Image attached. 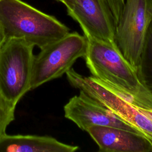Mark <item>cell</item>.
Masks as SVG:
<instances>
[{"instance_id":"obj_1","label":"cell","mask_w":152,"mask_h":152,"mask_svg":"<svg viewBox=\"0 0 152 152\" xmlns=\"http://www.w3.org/2000/svg\"><path fill=\"white\" fill-rule=\"evenodd\" d=\"M84 58L93 77L106 83L144 108L152 109V95L140 81L136 69L116 43L86 38Z\"/></svg>"},{"instance_id":"obj_2","label":"cell","mask_w":152,"mask_h":152,"mask_svg":"<svg viewBox=\"0 0 152 152\" xmlns=\"http://www.w3.org/2000/svg\"><path fill=\"white\" fill-rule=\"evenodd\" d=\"M0 28L5 39H23L40 49L69 33L55 17L21 0H0Z\"/></svg>"},{"instance_id":"obj_3","label":"cell","mask_w":152,"mask_h":152,"mask_svg":"<svg viewBox=\"0 0 152 152\" xmlns=\"http://www.w3.org/2000/svg\"><path fill=\"white\" fill-rule=\"evenodd\" d=\"M68 82L83 91L128 123L152 144V109L137 105L134 100L92 76L86 77L71 68L66 72Z\"/></svg>"},{"instance_id":"obj_4","label":"cell","mask_w":152,"mask_h":152,"mask_svg":"<svg viewBox=\"0 0 152 152\" xmlns=\"http://www.w3.org/2000/svg\"><path fill=\"white\" fill-rule=\"evenodd\" d=\"M34 47L15 38L4 39L0 46V96L14 105L31 90Z\"/></svg>"},{"instance_id":"obj_5","label":"cell","mask_w":152,"mask_h":152,"mask_svg":"<svg viewBox=\"0 0 152 152\" xmlns=\"http://www.w3.org/2000/svg\"><path fill=\"white\" fill-rule=\"evenodd\" d=\"M87 46L86 37L75 31L41 49L33 58L31 90L66 74L78 58H84Z\"/></svg>"},{"instance_id":"obj_6","label":"cell","mask_w":152,"mask_h":152,"mask_svg":"<svg viewBox=\"0 0 152 152\" xmlns=\"http://www.w3.org/2000/svg\"><path fill=\"white\" fill-rule=\"evenodd\" d=\"M151 21V0H126L116 25L115 41L136 70Z\"/></svg>"},{"instance_id":"obj_7","label":"cell","mask_w":152,"mask_h":152,"mask_svg":"<svg viewBox=\"0 0 152 152\" xmlns=\"http://www.w3.org/2000/svg\"><path fill=\"white\" fill-rule=\"evenodd\" d=\"M64 110L66 118L85 131L90 127L97 125L116 127L141 134L106 106L81 90H80L78 95L69 99L64 106Z\"/></svg>"},{"instance_id":"obj_8","label":"cell","mask_w":152,"mask_h":152,"mask_svg":"<svg viewBox=\"0 0 152 152\" xmlns=\"http://www.w3.org/2000/svg\"><path fill=\"white\" fill-rule=\"evenodd\" d=\"M67 14L79 24L86 38L115 42L116 24L106 0H75Z\"/></svg>"},{"instance_id":"obj_9","label":"cell","mask_w":152,"mask_h":152,"mask_svg":"<svg viewBox=\"0 0 152 152\" xmlns=\"http://www.w3.org/2000/svg\"><path fill=\"white\" fill-rule=\"evenodd\" d=\"M101 152H152V144L143 135L122 128L92 126L86 131Z\"/></svg>"},{"instance_id":"obj_10","label":"cell","mask_w":152,"mask_h":152,"mask_svg":"<svg viewBox=\"0 0 152 152\" xmlns=\"http://www.w3.org/2000/svg\"><path fill=\"white\" fill-rule=\"evenodd\" d=\"M78 149L48 136L5 134L0 138V152H74Z\"/></svg>"},{"instance_id":"obj_11","label":"cell","mask_w":152,"mask_h":152,"mask_svg":"<svg viewBox=\"0 0 152 152\" xmlns=\"http://www.w3.org/2000/svg\"><path fill=\"white\" fill-rule=\"evenodd\" d=\"M137 71L140 81L152 95V21L147 31Z\"/></svg>"},{"instance_id":"obj_12","label":"cell","mask_w":152,"mask_h":152,"mask_svg":"<svg viewBox=\"0 0 152 152\" xmlns=\"http://www.w3.org/2000/svg\"><path fill=\"white\" fill-rule=\"evenodd\" d=\"M16 105L8 102L0 96V138L4 135L7 127L14 120Z\"/></svg>"},{"instance_id":"obj_13","label":"cell","mask_w":152,"mask_h":152,"mask_svg":"<svg viewBox=\"0 0 152 152\" xmlns=\"http://www.w3.org/2000/svg\"><path fill=\"white\" fill-rule=\"evenodd\" d=\"M116 25L126 0H106Z\"/></svg>"},{"instance_id":"obj_14","label":"cell","mask_w":152,"mask_h":152,"mask_svg":"<svg viewBox=\"0 0 152 152\" xmlns=\"http://www.w3.org/2000/svg\"><path fill=\"white\" fill-rule=\"evenodd\" d=\"M59 2L65 5L67 11L71 10L75 4V0H59Z\"/></svg>"},{"instance_id":"obj_15","label":"cell","mask_w":152,"mask_h":152,"mask_svg":"<svg viewBox=\"0 0 152 152\" xmlns=\"http://www.w3.org/2000/svg\"><path fill=\"white\" fill-rule=\"evenodd\" d=\"M4 39H5L4 36V35H3V33H2V31L1 29V28H0V46H1V44L2 43L3 41L4 40Z\"/></svg>"},{"instance_id":"obj_16","label":"cell","mask_w":152,"mask_h":152,"mask_svg":"<svg viewBox=\"0 0 152 152\" xmlns=\"http://www.w3.org/2000/svg\"><path fill=\"white\" fill-rule=\"evenodd\" d=\"M56 1H59V0H56Z\"/></svg>"},{"instance_id":"obj_17","label":"cell","mask_w":152,"mask_h":152,"mask_svg":"<svg viewBox=\"0 0 152 152\" xmlns=\"http://www.w3.org/2000/svg\"><path fill=\"white\" fill-rule=\"evenodd\" d=\"M151 1H152V0H151Z\"/></svg>"}]
</instances>
